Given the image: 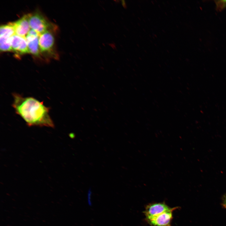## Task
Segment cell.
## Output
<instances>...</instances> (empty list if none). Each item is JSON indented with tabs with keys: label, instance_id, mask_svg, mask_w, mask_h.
Masks as SVG:
<instances>
[{
	"label": "cell",
	"instance_id": "1",
	"mask_svg": "<svg viewBox=\"0 0 226 226\" xmlns=\"http://www.w3.org/2000/svg\"><path fill=\"white\" fill-rule=\"evenodd\" d=\"M13 107L28 126L54 127L49 114L50 108L46 106L43 102L33 97H24L16 93H13Z\"/></svg>",
	"mask_w": 226,
	"mask_h": 226
},
{
	"label": "cell",
	"instance_id": "2",
	"mask_svg": "<svg viewBox=\"0 0 226 226\" xmlns=\"http://www.w3.org/2000/svg\"><path fill=\"white\" fill-rule=\"evenodd\" d=\"M28 16L30 28L40 35L49 30L51 25L40 13L35 12L28 14Z\"/></svg>",
	"mask_w": 226,
	"mask_h": 226
},
{
	"label": "cell",
	"instance_id": "3",
	"mask_svg": "<svg viewBox=\"0 0 226 226\" xmlns=\"http://www.w3.org/2000/svg\"><path fill=\"white\" fill-rule=\"evenodd\" d=\"M178 208V207L172 208L157 216L146 219V220L151 226H171L173 212Z\"/></svg>",
	"mask_w": 226,
	"mask_h": 226
},
{
	"label": "cell",
	"instance_id": "4",
	"mask_svg": "<svg viewBox=\"0 0 226 226\" xmlns=\"http://www.w3.org/2000/svg\"><path fill=\"white\" fill-rule=\"evenodd\" d=\"M171 208L163 202L151 203L146 206L143 213L147 219L168 211Z\"/></svg>",
	"mask_w": 226,
	"mask_h": 226
},
{
	"label": "cell",
	"instance_id": "5",
	"mask_svg": "<svg viewBox=\"0 0 226 226\" xmlns=\"http://www.w3.org/2000/svg\"><path fill=\"white\" fill-rule=\"evenodd\" d=\"M54 43V37L52 33L48 30L40 34L39 38L40 51L50 52L52 50Z\"/></svg>",
	"mask_w": 226,
	"mask_h": 226
},
{
	"label": "cell",
	"instance_id": "6",
	"mask_svg": "<svg viewBox=\"0 0 226 226\" xmlns=\"http://www.w3.org/2000/svg\"><path fill=\"white\" fill-rule=\"evenodd\" d=\"M39 35L35 31L31 29L25 37L29 52L37 56H40Z\"/></svg>",
	"mask_w": 226,
	"mask_h": 226
},
{
	"label": "cell",
	"instance_id": "7",
	"mask_svg": "<svg viewBox=\"0 0 226 226\" xmlns=\"http://www.w3.org/2000/svg\"><path fill=\"white\" fill-rule=\"evenodd\" d=\"M12 51L20 55L29 52L25 37L14 34L11 37Z\"/></svg>",
	"mask_w": 226,
	"mask_h": 226
},
{
	"label": "cell",
	"instance_id": "8",
	"mask_svg": "<svg viewBox=\"0 0 226 226\" xmlns=\"http://www.w3.org/2000/svg\"><path fill=\"white\" fill-rule=\"evenodd\" d=\"M13 23L15 34L25 37L30 30L28 14L24 15Z\"/></svg>",
	"mask_w": 226,
	"mask_h": 226
},
{
	"label": "cell",
	"instance_id": "9",
	"mask_svg": "<svg viewBox=\"0 0 226 226\" xmlns=\"http://www.w3.org/2000/svg\"><path fill=\"white\" fill-rule=\"evenodd\" d=\"M15 34L13 23L1 25L0 28V36L10 38Z\"/></svg>",
	"mask_w": 226,
	"mask_h": 226
},
{
	"label": "cell",
	"instance_id": "10",
	"mask_svg": "<svg viewBox=\"0 0 226 226\" xmlns=\"http://www.w3.org/2000/svg\"><path fill=\"white\" fill-rule=\"evenodd\" d=\"M11 37L0 36V49L1 51H11L12 50Z\"/></svg>",
	"mask_w": 226,
	"mask_h": 226
},
{
	"label": "cell",
	"instance_id": "11",
	"mask_svg": "<svg viewBox=\"0 0 226 226\" xmlns=\"http://www.w3.org/2000/svg\"><path fill=\"white\" fill-rule=\"evenodd\" d=\"M217 8L221 9L226 7V0H220L216 1Z\"/></svg>",
	"mask_w": 226,
	"mask_h": 226
},
{
	"label": "cell",
	"instance_id": "12",
	"mask_svg": "<svg viewBox=\"0 0 226 226\" xmlns=\"http://www.w3.org/2000/svg\"><path fill=\"white\" fill-rule=\"evenodd\" d=\"M222 205L223 207L226 209V193L222 197Z\"/></svg>",
	"mask_w": 226,
	"mask_h": 226
},
{
	"label": "cell",
	"instance_id": "13",
	"mask_svg": "<svg viewBox=\"0 0 226 226\" xmlns=\"http://www.w3.org/2000/svg\"><path fill=\"white\" fill-rule=\"evenodd\" d=\"M91 189H90L88 190V203L89 204H90V205H91Z\"/></svg>",
	"mask_w": 226,
	"mask_h": 226
}]
</instances>
